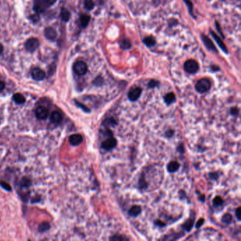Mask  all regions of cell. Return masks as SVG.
<instances>
[{"label":"cell","mask_w":241,"mask_h":241,"mask_svg":"<svg viewBox=\"0 0 241 241\" xmlns=\"http://www.w3.org/2000/svg\"><path fill=\"white\" fill-rule=\"evenodd\" d=\"M211 88V81L208 79H202L197 82L195 88L199 93H204L208 91Z\"/></svg>","instance_id":"6da1fadb"},{"label":"cell","mask_w":241,"mask_h":241,"mask_svg":"<svg viewBox=\"0 0 241 241\" xmlns=\"http://www.w3.org/2000/svg\"><path fill=\"white\" fill-rule=\"evenodd\" d=\"M184 69L189 74L196 73L199 69V65L195 60H189L184 63Z\"/></svg>","instance_id":"7a4b0ae2"},{"label":"cell","mask_w":241,"mask_h":241,"mask_svg":"<svg viewBox=\"0 0 241 241\" xmlns=\"http://www.w3.org/2000/svg\"><path fill=\"white\" fill-rule=\"evenodd\" d=\"M74 71L78 75H84L88 71V66L86 63L83 61H76L74 65Z\"/></svg>","instance_id":"3957f363"},{"label":"cell","mask_w":241,"mask_h":241,"mask_svg":"<svg viewBox=\"0 0 241 241\" xmlns=\"http://www.w3.org/2000/svg\"><path fill=\"white\" fill-rule=\"evenodd\" d=\"M39 46V41L37 38L31 37L27 40L25 43L26 50L29 52H33Z\"/></svg>","instance_id":"277c9868"},{"label":"cell","mask_w":241,"mask_h":241,"mask_svg":"<svg viewBox=\"0 0 241 241\" xmlns=\"http://www.w3.org/2000/svg\"><path fill=\"white\" fill-rule=\"evenodd\" d=\"M48 7L46 0H35L34 10L37 13H42Z\"/></svg>","instance_id":"5b68a950"},{"label":"cell","mask_w":241,"mask_h":241,"mask_svg":"<svg viewBox=\"0 0 241 241\" xmlns=\"http://www.w3.org/2000/svg\"><path fill=\"white\" fill-rule=\"evenodd\" d=\"M117 145V141L116 139L114 137H110L108 139H107L106 140H105L101 144V146L102 148L106 150V151H109V150H111Z\"/></svg>","instance_id":"8992f818"},{"label":"cell","mask_w":241,"mask_h":241,"mask_svg":"<svg viewBox=\"0 0 241 241\" xmlns=\"http://www.w3.org/2000/svg\"><path fill=\"white\" fill-rule=\"evenodd\" d=\"M31 76L36 81H41L45 77V72L41 68H34L31 71Z\"/></svg>","instance_id":"52a82bcc"},{"label":"cell","mask_w":241,"mask_h":241,"mask_svg":"<svg viewBox=\"0 0 241 241\" xmlns=\"http://www.w3.org/2000/svg\"><path fill=\"white\" fill-rule=\"evenodd\" d=\"M35 113H36V116L38 119L45 120L47 117L49 112H48V110L46 108L43 106H40L37 108Z\"/></svg>","instance_id":"ba28073f"},{"label":"cell","mask_w":241,"mask_h":241,"mask_svg":"<svg viewBox=\"0 0 241 241\" xmlns=\"http://www.w3.org/2000/svg\"><path fill=\"white\" fill-rule=\"evenodd\" d=\"M141 88L139 87H136L134 89H132L128 93V98H129L130 100L131 101H137L139 98L140 97V96L141 94Z\"/></svg>","instance_id":"9c48e42d"},{"label":"cell","mask_w":241,"mask_h":241,"mask_svg":"<svg viewBox=\"0 0 241 241\" xmlns=\"http://www.w3.org/2000/svg\"><path fill=\"white\" fill-rule=\"evenodd\" d=\"M45 36L50 41H54L57 38V32L52 27H47L45 29Z\"/></svg>","instance_id":"30bf717a"},{"label":"cell","mask_w":241,"mask_h":241,"mask_svg":"<svg viewBox=\"0 0 241 241\" xmlns=\"http://www.w3.org/2000/svg\"><path fill=\"white\" fill-rule=\"evenodd\" d=\"M83 141V137L81 135L79 134H76V135H73L69 136V141L71 145L73 146H77L79 144H81Z\"/></svg>","instance_id":"8fae6325"},{"label":"cell","mask_w":241,"mask_h":241,"mask_svg":"<svg viewBox=\"0 0 241 241\" xmlns=\"http://www.w3.org/2000/svg\"><path fill=\"white\" fill-rule=\"evenodd\" d=\"M202 38L203 42H204V43L205 45V46L207 47L209 50H211V51H214L215 52H217V50H216V47L214 46V45L213 44L212 41H211L207 36H204V35H202Z\"/></svg>","instance_id":"7c38bea8"},{"label":"cell","mask_w":241,"mask_h":241,"mask_svg":"<svg viewBox=\"0 0 241 241\" xmlns=\"http://www.w3.org/2000/svg\"><path fill=\"white\" fill-rule=\"evenodd\" d=\"M210 33H211V36H212V37L214 38V40H215V41H216V43H217L219 45V46L220 47L221 49L223 50L224 52L228 53V50H227V48L226 47V45H225V44L224 43V42H222V41L221 40L220 37H219L217 36V35H216L215 33H214V32H212V31H211Z\"/></svg>","instance_id":"4fadbf2b"},{"label":"cell","mask_w":241,"mask_h":241,"mask_svg":"<svg viewBox=\"0 0 241 241\" xmlns=\"http://www.w3.org/2000/svg\"><path fill=\"white\" fill-rule=\"evenodd\" d=\"M61 120H62V117H61V114L57 111L53 112L50 116V120L54 124H59L61 122Z\"/></svg>","instance_id":"5bb4252c"},{"label":"cell","mask_w":241,"mask_h":241,"mask_svg":"<svg viewBox=\"0 0 241 241\" xmlns=\"http://www.w3.org/2000/svg\"><path fill=\"white\" fill-rule=\"evenodd\" d=\"M180 164L177 161H171L167 165V169L170 173L176 172L179 169Z\"/></svg>","instance_id":"9a60e30c"},{"label":"cell","mask_w":241,"mask_h":241,"mask_svg":"<svg viewBox=\"0 0 241 241\" xmlns=\"http://www.w3.org/2000/svg\"><path fill=\"white\" fill-rule=\"evenodd\" d=\"M141 207L135 205V206H133V207H132V208L130 209L129 211V214L131 216L136 217V216H137L139 214L141 213Z\"/></svg>","instance_id":"2e32d148"},{"label":"cell","mask_w":241,"mask_h":241,"mask_svg":"<svg viewBox=\"0 0 241 241\" xmlns=\"http://www.w3.org/2000/svg\"><path fill=\"white\" fill-rule=\"evenodd\" d=\"M164 101L168 105H170L173 103H174L175 101V96L173 93H169L165 96L164 97Z\"/></svg>","instance_id":"e0dca14e"},{"label":"cell","mask_w":241,"mask_h":241,"mask_svg":"<svg viewBox=\"0 0 241 241\" xmlns=\"http://www.w3.org/2000/svg\"><path fill=\"white\" fill-rule=\"evenodd\" d=\"M70 16H71L70 12H69L67 9H65V8L61 9V17L62 18L63 21H68L69 20V18H70Z\"/></svg>","instance_id":"ac0fdd59"},{"label":"cell","mask_w":241,"mask_h":241,"mask_svg":"<svg viewBox=\"0 0 241 241\" xmlns=\"http://www.w3.org/2000/svg\"><path fill=\"white\" fill-rule=\"evenodd\" d=\"M14 101L18 104H23L25 103V98L23 97V95H21V93H15L14 95Z\"/></svg>","instance_id":"d6986e66"},{"label":"cell","mask_w":241,"mask_h":241,"mask_svg":"<svg viewBox=\"0 0 241 241\" xmlns=\"http://www.w3.org/2000/svg\"><path fill=\"white\" fill-rule=\"evenodd\" d=\"M80 19H81V26L84 28H86L88 26V23H89L90 17H89V16H88V15L83 14V15L81 16V18H80Z\"/></svg>","instance_id":"ffe728a7"},{"label":"cell","mask_w":241,"mask_h":241,"mask_svg":"<svg viewBox=\"0 0 241 241\" xmlns=\"http://www.w3.org/2000/svg\"><path fill=\"white\" fill-rule=\"evenodd\" d=\"M131 45H132V44H131V42L129 41V40L124 39L120 41V47L124 50L129 49V48H130Z\"/></svg>","instance_id":"44dd1931"},{"label":"cell","mask_w":241,"mask_h":241,"mask_svg":"<svg viewBox=\"0 0 241 241\" xmlns=\"http://www.w3.org/2000/svg\"><path fill=\"white\" fill-rule=\"evenodd\" d=\"M144 42L148 47H151L156 44V41H155V39L153 37L151 36V37H147L145 39H144Z\"/></svg>","instance_id":"7402d4cb"},{"label":"cell","mask_w":241,"mask_h":241,"mask_svg":"<svg viewBox=\"0 0 241 241\" xmlns=\"http://www.w3.org/2000/svg\"><path fill=\"white\" fill-rule=\"evenodd\" d=\"M50 228V224L47 223V222H43V223H42L41 224L39 225L38 230H39L40 232L43 233V232L48 231Z\"/></svg>","instance_id":"603a6c76"},{"label":"cell","mask_w":241,"mask_h":241,"mask_svg":"<svg viewBox=\"0 0 241 241\" xmlns=\"http://www.w3.org/2000/svg\"><path fill=\"white\" fill-rule=\"evenodd\" d=\"M193 224H194V221L193 220H191V219H189L188 221H186L185 223H184L183 225V228L184 229L186 230L187 231H189L190 230L192 229V226H193Z\"/></svg>","instance_id":"cb8c5ba5"},{"label":"cell","mask_w":241,"mask_h":241,"mask_svg":"<svg viewBox=\"0 0 241 241\" xmlns=\"http://www.w3.org/2000/svg\"><path fill=\"white\" fill-rule=\"evenodd\" d=\"M232 221V216L231 215V214H225V215L222 217V222H223L224 224H226V225H229L230 224V223H231Z\"/></svg>","instance_id":"d4e9b609"},{"label":"cell","mask_w":241,"mask_h":241,"mask_svg":"<svg viewBox=\"0 0 241 241\" xmlns=\"http://www.w3.org/2000/svg\"><path fill=\"white\" fill-rule=\"evenodd\" d=\"M103 124V125L110 126V127L111 126L112 127V126L116 125V121L113 118H108V119H106V120H104Z\"/></svg>","instance_id":"484cf974"},{"label":"cell","mask_w":241,"mask_h":241,"mask_svg":"<svg viewBox=\"0 0 241 241\" xmlns=\"http://www.w3.org/2000/svg\"><path fill=\"white\" fill-rule=\"evenodd\" d=\"M84 6L86 9L91 10L94 7V3H93V0H85Z\"/></svg>","instance_id":"4316f807"},{"label":"cell","mask_w":241,"mask_h":241,"mask_svg":"<svg viewBox=\"0 0 241 241\" xmlns=\"http://www.w3.org/2000/svg\"><path fill=\"white\" fill-rule=\"evenodd\" d=\"M31 184V182L27 178H24L21 181V185L23 187H28Z\"/></svg>","instance_id":"83f0119b"},{"label":"cell","mask_w":241,"mask_h":241,"mask_svg":"<svg viewBox=\"0 0 241 241\" xmlns=\"http://www.w3.org/2000/svg\"><path fill=\"white\" fill-rule=\"evenodd\" d=\"M213 202H214V206H216V207H217V206H220L223 204V199H222L220 197H216L214 198Z\"/></svg>","instance_id":"f1b7e54d"},{"label":"cell","mask_w":241,"mask_h":241,"mask_svg":"<svg viewBox=\"0 0 241 241\" xmlns=\"http://www.w3.org/2000/svg\"><path fill=\"white\" fill-rule=\"evenodd\" d=\"M110 240H115V241H117V240H127V238L123 237V236H122V235H113V236L110 238Z\"/></svg>","instance_id":"f546056e"},{"label":"cell","mask_w":241,"mask_h":241,"mask_svg":"<svg viewBox=\"0 0 241 241\" xmlns=\"http://www.w3.org/2000/svg\"><path fill=\"white\" fill-rule=\"evenodd\" d=\"M139 187L140 189H145L147 187V184L146 181L144 180L143 178H141L140 180H139Z\"/></svg>","instance_id":"4dcf8cb0"},{"label":"cell","mask_w":241,"mask_h":241,"mask_svg":"<svg viewBox=\"0 0 241 241\" xmlns=\"http://www.w3.org/2000/svg\"><path fill=\"white\" fill-rule=\"evenodd\" d=\"M184 2H185L187 6H188L189 13L192 15V9H193V7H192V4L191 1H190V0H184Z\"/></svg>","instance_id":"1f68e13d"},{"label":"cell","mask_w":241,"mask_h":241,"mask_svg":"<svg viewBox=\"0 0 241 241\" xmlns=\"http://www.w3.org/2000/svg\"><path fill=\"white\" fill-rule=\"evenodd\" d=\"M159 84V81H155V80H151V81L149 83V88H154L157 86Z\"/></svg>","instance_id":"d6a6232c"},{"label":"cell","mask_w":241,"mask_h":241,"mask_svg":"<svg viewBox=\"0 0 241 241\" xmlns=\"http://www.w3.org/2000/svg\"><path fill=\"white\" fill-rule=\"evenodd\" d=\"M240 211H241V208L240 207L237 209L236 211H235V216H236V218L238 221L240 220V217H241Z\"/></svg>","instance_id":"836d02e7"},{"label":"cell","mask_w":241,"mask_h":241,"mask_svg":"<svg viewBox=\"0 0 241 241\" xmlns=\"http://www.w3.org/2000/svg\"><path fill=\"white\" fill-rule=\"evenodd\" d=\"M0 185H2L4 189H6L7 190H9V191L11 189V187L9 185V184L4 183V182H1V183H0Z\"/></svg>","instance_id":"e575fe53"},{"label":"cell","mask_w":241,"mask_h":241,"mask_svg":"<svg viewBox=\"0 0 241 241\" xmlns=\"http://www.w3.org/2000/svg\"><path fill=\"white\" fill-rule=\"evenodd\" d=\"M76 105H78L79 107H81V108H82L83 110H84L85 112H89V109L87 108L86 107L84 106V105H82V104L79 103V102H77V101H76Z\"/></svg>","instance_id":"d590c367"},{"label":"cell","mask_w":241,"mask_h":241,"mask_svg":"<svg viewBox=\"0 0 241 241\" xmlns=\"http://www.w3.org/2000/svg\"><path fill=\"white\" fill-rule=\"evenodd\" d=\"M31 19L33 21V22H36V21H37L39 20V17L38 15L37 14H34L33 16H31V17H30Z\"/></svg>","instance_id":"8d00e7d4"},{"label":"cell","mask_w":241,"mask_h":241,"mask_svg":"<svg viewBox=\"0 0 241 241\" xmlns=\"http://www.w3.org/2000/svg\"><path fill=\"white\" fill-rule=\"evenodd\" d=\"M204 219H200L197 223V228H199L203 224H204Z\"/></svg>","instance_id":"74e56055"},{"label":"cell","mask_w":241,"mask_h":241,"mask_svg":"<svg viewBox=\"0 0 241 241\" xmlns=\"http://www.w3.org/2000/svg\"><path fill=\"white\" fill-rule=\"evenodd\" d=\"M4 87H5L4 82L3 81H2L1 79H0V91L3 90L4 88Z\"/></svg>","instance_id":"f35d334b"},{"label":"cell","mask_w":241,"mask_h":241,"mask_svg":"<svg viewBox=\"0 0 241 241\" xmlns=\"http://www.w3.org/2000/svg\"><path fill=\"white\" fill-rule=\"evenodd\" d=\"M231 112V114L234 115V116H236V115L238 114V110L237 108H232Z\"/></svg>","instance_id":"ab89813d"},{"label":"cell","mask_w":241,"mask_h":241,"mask_svg":"<svg viewBox=\"0 0 241 241\" xmlns=\"http://www.w3.org/2000/svg\"><path fill=\"white\" fill-rule=\"evenodd\" d=\"M56 1H57V0H46V2H47V4H48V5H49V6H50V5H52L53 4H55Z\"/></svg>","instance_id":"60d3db41"},{"label":"cell","mask_w":241,"mask_h":241,"mask_svg":"<svg viewBox=\"0 0 241 241\" xmlns=\"http://www.w3.org/2000/svg\"><path fill=\"white\" fill-rule=\"evenodd\" d=\"M156 224H158V225H159V226H165L164 224L162 223V222L159 221H156Z\"/></svg>","instance_id":"b9f144b4"},{"label":"cell","mask_w":241,"mask_h":241,"mask_svg":"<svg viewBox=\"0 0 241 241\" xmlns=\"http://www.w3.org/2000/svg\"><path fill=\"white\" fill-rule=\"evenodd\" d=\"M2 52H3V46H2V45L0 43V55L2 54Z\"/></svg>","instance_id":"7bdbcfd3"}]
</instances>
